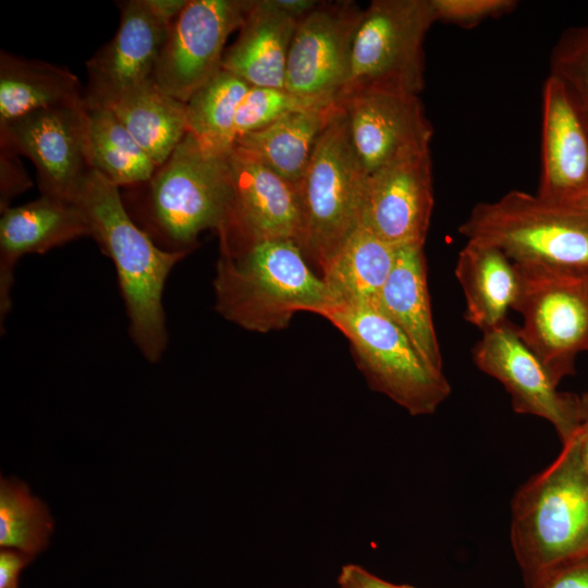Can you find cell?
<instances>
[{"mask_svg": "<svg viewBox=\"0 0 588 588\" xmlns=\"http://www.w3.org/2000/svg\"><path fill=\"white\" fill-rule=\"evenodd\" d=\"M338 102L347 119L354 152L367 175L429 150L433 130L419 95L365 89L345 95Z\"/></svg>", "mask_w": 588, "mask_h": 588, "instance_id": "15", "label": "cell"}, {"mask_svg": "<svg viewBox=\"0 0 588 588\" xmlns=\"http://www.w3.org/2000/svg\"><path fill=\"white\" fill-rule=\"evenodd\" d=\"M396 249L359 225L321 274L335 307L373 306L393 268Z\"/></svg>", "mask_w": 588, "mask_h": 588, "instance_id": "25", "label": "cell"}, {"mask_svg": "<svg viewBox=\"0 0 588 588\" xmlns=\"http://www.w3.org/2000/svg\"><path fill=\"white\" fill-rule=\"evenodd\" d=\"M433 204L429 149L367 175L360 225L395 247L425 245Z\"/></svg>", "mask_w": 588, "mask_h": 588, "instance_id": "16", "label": "cell"}, {"mask_svg": "<svg viewBox=\"0 0 588 588\" xmlns=\"http://www.w3.org/2000/svg\"><path fill=\"white\" fill-rule=\"evenodd\" d=\"M252 0H187L159 53L154 82L183 101L221 70L225 42L240 29Z\"/></svg>", "mask_w": 588, "mask_h": 588, "instance_id": "11", "label": "cell"}, {"mask_svg": "<svg viewBox=\"0 0 588 588\" xmlns=\"http://www.w3.org/2000/svg\"><path fill=\"white\" fill-rule=\"evenodd\" d=\"M333 102L302 97L285 88L249 86L235 115V139L262 130L293 112Z\"/></svg>", "mask_w": 588, "mask_h": 588, "instance_id": "30", "label": "cell"}, {"mask_svg": "<svg viewBox=\"0 0 588 588\" xmlns=\"http://www.w3.org/2000/svg\"><path fill=\"white\" fill-rule=\"evenodd\" d=\"M119 188L91 169L76 204L88 220L90 236L114 264L133 342L147 360L156 363L168 345L166 281L188 253L160 248L131 217Z\"/></svg>", "mask_w": 588, "mask_h": 588, "instance_id": "2", "label": "cell"}, {"mask_svg": "<svg viewBox=\"0 0 588 588\" xmlns=\"http://www.w3.org/2000/svg\"><path fill=\"white\" fill-rule=\"evenodd\" d=\"M324 318L350 341L371 388L411 415H431L450 395L444 373L431 369L405 333L376 307L339 306Z\"/></svg>", "mask_w": 588, "mask_h": 588, "instance_id": "8", "label": "cell"}, {"mask_svg": "<svg viewBox=\"0 0 588 588\" xmlns=\"http://www.w3.org/2000/svg\"><path fill=\"white\" fill-rule=\"evenodd\" d=\"M577 437L583 462L588 471V392L579 395V428Z\"/></svg>", "mask_w": 588, "mask_h": 588, "instance_id": "37", "label": "cell"}, {"mask_svg": "<svg viewBox=\"0 0 588 588\" xmlns=\"http://www.w3.org/2000/svg\"><path fill=\"white\" fill-rule=\"evenodd\" d=\"M511 542L526 584L588 551V471L577 432L512 501Z\"/></svg>", "mask_w": 588, "mask_h": 588, "instance_id": "4", "label": "cell"}, {"mask_svg": "<svg viewBox=\"0 0 588 588\" xmlns=\"http://www.w3.org/2000/svg\"><path fill=\"white\" fill-rule=\"evenodd\" d=\"M157 167L181 143L187 131V106L154 79L130 90L110 108Z\"/></svg>", "mask_w": 588, "mask_h": 588, "instance_id": "26", "label": "cell"}, {"mask_svg": "<svg viewBox=\"0 0 588 588\" xmlns=\"http://www.w3.org/2000/svg\"><path fill=\"white\" fill-rule=\"evenodd\" d=\"M549 64V74L566 85L588 123V22L562 32Z\"/></svg>", "mask_w": 588, "mask_h": 588, "instance_id": "31", "label": "cell"}, {"mask_svg": "<svg viewBox=\"0 0 588 588\" xmlns=\"http://www.w3.org/2000/svg\"><path fill=\"white\" fill-rule=\"evenodd\" d=\"M437 22L469 28L512 12L515 0H431Z\"/></svg>", "mask_w": 588, "mask_h": 588, "instance_id": "32", "label": "cell"}, {"mask_svg": "<svg viewBox=\"0 0 588 588\" xmlns=\"http://www.w3.org/2000/svg\"><path fill=\"white\" fill-rule=\"evenodd\" d=\"M473 359L482 372L502 383L516 413L549 421L562 444L578 431L579 395L558 390L559 384L520 338L518 326L506 319L482 332L473 347Z\"/></svg>", "mask_w": 588, "mask_h": 588, "instance_id": "13", "label": "cell"}, {"mask_svg": "<svg viewBox=\"0 0 588 588\" xmlns=\"http://www.w3.org/2000/svg\"><path fill=\"white\" fill-rule=\"evenodd\" d=\"M467 242L500 249L514 264L588 271V211L511 191L476 204L460 225Z\"/></svg>", "mask_w": 588, "mask_h": 588, "instance_id": "5", "label": "cell"}, {"mask_svg": "<svg viewBox=\"0 0 588 588\" xmlns=\"http://www.w3.org/2000/svg\"><path fill=\"white\" fill-rule=\"evenodd\" d=\"M434 22L431 0L371 1L358 21L339 98L365 89L419 95L425 86L424 44Z\"/></svg>", "mask_w": 588, "mask_h": 588, "instance_id": "7", "label": "cell"}, {"mask_svg": "<svg viewBox=\"0 0 588 588\" xmlns=\"http://www.w3.org/2000/svg\"><path fill=\"white\" fill-rule=\"evenodd\" d=\"M232 212L219 233L220 247L266 238L297 241L301 209L297 187L234 147L229 154Z\"/></svg>", "mask_w": 588, "mask_h": 588, "instance_id": "17", "label": "cell"}, {"mask_svg": "<svg viewBox=\"0 0 588 588\" xmlns=\"http://www.w3.org/2000/svg\"><path fill=\"white\" fill-rule=\"evenodd\" d=\"M186 1L118 2L120 23L115 35L86 62V107L109 109L130 90L154 79L169 28Z\"/></svg>", "mask_w": 588, "mask_h": 588, "instance_id": "10", "label": "cell"}, {"mask_svg": "<svg viewBox=\"0 0 588 588\" xmlns=\"http://www.w3.org/2000/svg\"><path fill=\"white\" fill-rule=\"evenodd\" d=\"M35 558L14 549L1 548L0 588H19V577L23 568Z\"/></svg>", "mask_w": 588, "mask_h": 588, "instance_id": "36", "label": "cell"}, {"mask_svg": "<svg viewBox=\"0 0 588 588\" xmlns=\"http://www.w3.org/2000/svg\"><path fill=\"white\" fill-rule=\"evenodd\" d=\"M541 167L536 195L574 205L588 194V123L566 85L548 75L542 87Z\"/></svg>", "mask_w": 588, "mask_h": 588, "instance_id": "18", "label": "cell"}, {"mask_svg": "<svg viewBox=\"0 0 588 588\" xmlns=\"http://www.w3.org/2000/svg\"><path fill=\"white\" fill-rule=\"evenodd\" d=\"M88 158L91 168L118 187L147 182L157 166L108 108H88Z\"/></svg>", "mask_w": 588, "mask_h": 588, "instance_id": "27", "label": "cell"}, {"mask_svg": "<svg viewBox=\"0 0 588 588\" xmlns=\"http://www.w3.org/2000/svg\"><path fill=\"white\" fill-rule=\"evenodd\" d=\"M340 110L338 101L293 112L271 125L237 137L234 148L296 187L322 133Z\"/></svg>", "mask_w": 588, "mask_h": 588, "instance_id": "22", "label": "cell"}, {"mask_svg": "<svg viewBox=\"0 0 588 588\" xmlns=\"http://www.w3.org/2000/svg\"><path fill=\"white\" fill-rule=\"evenodd\" d=\"M424 246L411 244L397 247L393 268L373 307L405 333L431 369L443 373L431 314Z\"/></svg>", "mask_w": 588, "mask_h": 588, "instance_id": "21", "label": "cell"}, {"mask_svg": "<svg viewBox=\"0 0 588 588\" xmlns=\"http://www.w3.org/2000/svg\"><path fill=\"white\" fill-rule=\"evenodd\" d=\"M216 309L249 331L284 329L297 311L324 317L335 307L292 238H266L220 247L213 280Z\"/></svg>", "mask_w": 588, "mask_h": 588, "instance_id": "1", "label": "cell"}, {"mask_svg": "<svg viewBox=\"0 0 588 588\" xmlns=\"http://www.w3.org/2000/svg\"><path fill=\"white\" fill-rule=\"evenodd\" d=\"M53 519L48 506L15 478L0 479V547L36 558L49 546Z\"/></svg>", "mask_w": 588, "mask_h": 588, "instance_id": "29", "label": "cell"}, {"mask_svg": "<svg viewBox=\"0 0 588 588\" xmlns=\"http://www.w3.org/2000/svg\"><path fill=\"white\" fill-rule=\"evenodd\" d=\"M301 20L275 0H252L236 40L224 52L222 69L249 86L284 88L289 50Z\"/></svg>", "mask_w": 588, "mask_h": 588, "instance_id": "20", "label": "cell"}, {"mask_svg": "<svg viewBox=\"0 0 588 588\" xmlns=\"http://www.w3.org/2000/svg\"><path fill=\"white\" fill-rule=\"evenodd\" d=\"M230 151L209 148L187 132L152 176L134 186L127 211L160 248L189 253L203 231L226 228L233 205Z\"/></svg>", "mask_w": 588, "mask_h": 588, "instance_id": "3", "label": "cell"}, {"mask_svg": "<svg viewBox=\"0 0 588 588\" xmlns=\"http://www.w3.org/2000/svg\"><path fill=\"white\" fill-rule=\"evenodd\" d=\"M82 236H90L88 220L76 203L40 195L10 206L0 219V320L10 311L14 268L26 254H42Z\"/></svg>", "mask_w": 588, "mask_h": 588, "instance_id": "19", "label": "cell"}, {"mask_svg": "<svg viewBox=\"0 0 588 588\" xmlns=\"http://www.w3.org/2000/svg\"><path fill=\"white\" fill-rule=\"evenodd\" d=\"M85 101L32 112L0 127L2 150L29 158L40 195L76 203L90 172Z\"/></svg>", "mask_w": 588, "mask_h": 588, "instance_id": "12", "label": "cell"}, {"mask_svg": "<svg viewBox=\"0 0 588 588\" xmlns=\"http://www.w3.org/2000/svg\"><path fill=\"white\" fill-rule=\"evenodd\" d=\"M455 277L465 296V319L481 332L506 318L519 290L517 269L500 249L466 242L460 250Z\"/></svg>", "mask_w": 588, "mask_h": 588, "instance_id": "23", "label": "cell"}, {"mask_svg": "<svg viewBox=\"0 0 588 588\" xmlns=\"http://www.w3.org/2000/svg\"><path fill=\"white\" fill-rule=\"evenodd\" d=\"M340 588H346V587L340 586Z\"/></svg>", "mask_w": 588, "mask_h": 588, "instance_id": "39", "label": "cell"}, {"mask_svg": "<svg viewBox=\"0 0 588 588\" xmlns=\"http://www.w3.org/2000/svg\"><path fill=\"white\" fill-rule=\"evenodd\" d=\"M68 68L8 51L0 52V127L32 112L84 100Z\"/></svg>", "mask_w": 588, "mask_h": 588, "instance_id": "24", "label": "cell"}, {"mask_svg": "<svg viewBox=\"0 0 588 588\" xmlns=\"http://www.w3.org/2000/svg\"><path fill=\"white\" fill-rule=\"evenodd\" d=\"M366 180L340 106L297 186L301 228L296 243L321 274L360 225Z\"/></svg>", "mask_w": 588, "mask_h": 588, "instance_id": "6", "label": "cell"}, {"mask_svg": "<svg viewBox=\"0 0 588 588\" xmlns=\"http://www.w3.org/2000/svg\"><path fill=\"white\" fill-rule=\"evenodd\" d=\"M576 206L578 208L585 209L588 211V194L584 196L580 200H578L576 204L572 205Z\"/></svg>", "mask_w": 588, "mask_h": 588, "instance_id": "38", "label": "cell"}, {"mask_svg": "<svg viewBox=\"0 0 588 588\" xmlns=\"http://www.w3.org/2000/svg\"><path fill=\"white\" fill-rule=\"evenodd\" d=\"M514 265L519 290L512 309L523 319L519 335L559 384L588 352V271Z\"/></svg>", "mask_w": 588, "mask_h": 588, "instance_id": "9", "label": "cell"}, {"mask_svg": "<svg viewBox=\"0 0 588 588\" xmlns=\"http://www.w3.org/2000/svg\"><path fill=\"white\" fill-rule=\"evenodd\" d=\"M362 12L354 1H319L296 27L284 88L310 99L338 101Z\"/></svg>", "mask_w": 588, "mask_h": 588, "instance_id": "14", "label": "cell"}, {"mask_svg": "<svg viewBox=\"0 0 588 588\" xmlns=\"http://www.w3.org/2000/svg\"><path fill=\"white\" fill-rule=\"evenodd\" d=\"M527 588H588V551L541 573Z\"/></svg>", "mask_w": 588, "mask_h": 588, "instance_id": "33", "label": "cell"}, {"mask_svg": "<svg viewBox=\"0 0 588 588\" xmlns=\"http://www.w3.org/2000/svg\"><path fill=\"white\" fill-rule=\"evenodd\" d=\"M338 583L339 586L346 588H415L387 581L356 564L344 565L340 572Z\"/></svg>", "mask_w": 588, "mask_h": 588, "instance_id": "35", "label": "cell"}, {"mask_svg": "<svg viewBox=\"0 0 588 588\" xmlns=\"http://www.w3.org/2000/svg\"><path fill=\"white\" fill-rule=\"evenodd\" d=\"M248 88L222 69L187 100V131L205 146L229 152L235 142V115Z\"/></svg>", "mask_w": 588, "mask_h": 588, "instance_id": "28", "label": "cell"}, {"mask_svg": "<svg viewBox=\"0 0 588 588\" xmlns=\"http://www.w3.org/2000/svg\"><path fill=\"white\" fill-rule=\"evenodd\" d=\"M32 186L17 155L7 150L0 152V210L10 207L11 200Z\"/></svg>", "mask_w": 588, "mask_h": 588, "instance_id": "34", "label": "cell"}]
</instances>
